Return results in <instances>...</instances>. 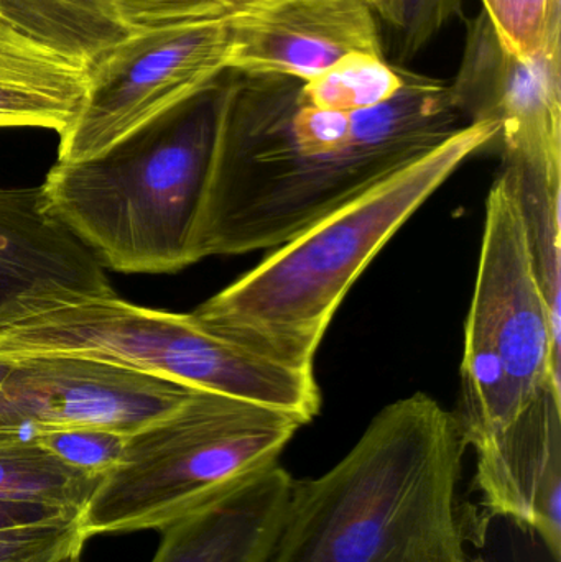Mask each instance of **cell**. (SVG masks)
<instances>
[{"instance_id":"obj_1","label":"cell","mask_w":561,"mask_h":562,"mask_svg":"<svg viewBox=\"0 0 561 562\" xmlns=\"http://www.w3.org/2000/svg\"><path fill=\"white\" fill-rule=\"evenodd\" d=\"M302 82L229 71L198 262L283 246L467 125L450 85L405 68L394 98L351 114L306 104Z\"/></svg>"},{"instance_id":"obj_2","label":"cell","mask_w":561,"mask_h":562,"mask_svg":"<svg viewBox=\"0 0 561 562\" xmlns=\"http://www.w3.org/2000/svg\"><path fill=\"white\" fill-rule=\"evenodd\" d=\"M467 441L425 393L382 408L325 474L293 481L267 562H470Z\"/></svg>"},{"instance_id":"obj_3","label":"cell","mask_w":561,"mask_h":562,"mask_svg":"<svg viewBox=\"0 0 561 562\" xmlns=\"http://www.w3.org/2000/svg\"><path fill=\"white\" fill-rule=\"evenodd\" d=\"M497 132L493 122L464 125L277 247L191 316L204 329L279 362L315 370L326 330L356 280L468 158L496 140Z\"/></svg>"},{"instance_id":"obj_4","label":"cell","mask_w":561,"mask_h":562,"mask_svg":"<svg viewBox=\"0 0 561 562\" xmlns=\"http://www.w3.org/2000/svg\"><path fill=\"white\" fill-rule=\"evenodd\" d=\"M227 82L229 71L96 157L53 165L40 187L45 210L102 269L158 276L198 262Z\"/></svg>"},{"instance_id":"obj_5","label":"cell","mask_w":561,"mask_h":562,"mask_svg":"<svg viewBox=\"0 0 561 562\" xmlns=\"http://www.w3.org/2000/svg\"><path fill=\"white\" fill-rule=\"evenodd\" d=\"M78 357L193 390L269 406L308 425L322 408L315 370L296 369L201 327L191 314L150 310L115 293L26 294L0 313V357Z\"/></svg>"},{"instance_id":"obj_6","label":"cell","mask_w":561,"mask_h":562,"mask_svg":"<svg viewBox=\"0 0 561 562\" xmlns=\"http://www.w3.org/2000/svg\"><path fill=\"white\" fill-rule=\"evenodd\" d=\"M302 426L279 409L193 390L128 436L124 458L82 510L86 537L165 530L279 464Z\"/></svg>"},{"instance_id":"obj_7","label":"cell","mask_w":561,"mask_h":562,"mask_svg":"<svg viewBox=\"0 0 561 562\" xmlns=\"http://www.w3.org/2000/svg\"><path fill=\"white\" fill-rule=\"evenodd\" d=\"M560 330L523 211L500 177L487 194L464 326L460 413L455 416L468 446L500 435L546 386L560 383Z\"/></svg>"},{"instance_id":"obj_8","label":"cell","mask_w":561,"mask_h":562,"mask_svg":"<svg viewBox=\"0 0 561 562\" xmlns=\"http://www.w3.org/2000/svg\"><path fill=\"white\" fill-rule=\"evenodd\" d=\"M561 46L534 59L501 46L483 10L467 30L460 69L450 85L467 124L493 122L504 183L523 211L537 266L561 267Z\"/></svg>"},{"instance_id":"obj_9","label":"cell","mask_w":561,"mask_h":562,"mask_svg":"<svg viewBox=\"0 0 561 562\" xmlns=\"http://www.w3.org/2000/svg\"><path fill=\"white\" fill-rule=\"evenodd\" d=\"M233 23V22H231ZM231 23H190L128 36L89 66L58 161L88 160L229 71Z\"/></svg>"},{"instance_id":"obj_10","label":"cell","mask_w":561,"mask_h":562,"mask_svg":"<svg viewBox=\"0 0 561 562\" xmlns=\"http://www.w3.org/2000/svg\"><path fill=\"white\" fill-rule=\"evenodd\" d=\"M15 360L0 383V446L35 442L55 429L94 426L131 436L164 418L193 389L78 357Z\"/></svg>"},{"instance_id":"obj_11","label":"cell","mask_w":561,"mask_h":562,"mask_svg":"<svg viewBox=\"0 0 561 562\" xmlns=\"http://www.w3.org/2000/svg\"><path fill=\"white\" fill-rule=\"evenodd\" d=\"M351 53H382L364 0H269L231 23L229 71L308 81Z\"/></svg>"},{"instance_id":"obj_12","label":"cell","mask_w":561,"mask_h":562,"mask_svg":"<svg viewBox=\"0 0 561 562\" xmlns=\"http://www.w3.org/2000/svg\"><path fill=\"white\" fill-rule=\"evenodd\" d=\"M473 449V492L483 510L537 535L560 562V383L546 386L506 429Z\"/></svg>"},{"instance_id":"obj_13","label":"cell","mask_w":561,"mask_h":562,"mask_svg":"<svg viewBox=\"0 0 561 562\" xmlns=\"http://www.w3.org/2000/svg\"><path fill=\"white\" fill-rule=\"evenodd\" d=\"M269 0H0V15L30 40L88 71L135 33L168 25L231 23Z\"/></svg>"},{"instance_id":"obj_14","label":"cell","mask_w":561,"mask_h":562,"mask_svg":"<svg viewBox=\"0 0 561 562\" xmlns=\"http://www.w3.org/2000/svg\"><path fill=\"white\" fill-rule=\"evenodd\" d=\"M53 290L115 293L96 257L49 216L42 188H0V313Z\"/></svg>"},{"instance_id":"obj_15","label":"cell","mask_w":561,"mask_h":562,"mask_svg":"<svg viewBox=\"0 0 561 562\" xmlns=\"http://www.w3.org/2000/svg\"><path fill=\"white\" fill-rule=\"evenodd\" d=\"M295 479L276 464L161 530L150 562H267Z\"/></svg>"},{"instance_id":"obj_16","label":"cell","mask_w":561,"mask_h":562,"mask_svg":"<svg viewBox=\"0 0 561 562\" xmlns=\"http://www.w3.org/2000/svg\"><path fill=\"white\" fill-rule=\"evenodd\" d=\"M102 479L65 464L35 442L0 446V502L81 515Z\"/></svg>"},{"instance_id":"obj_17","label":"cell","mask_w":561,"mask_h":562,"mask_svg":"<svg viewBox=\"0 0 561 562\" xmlns=\"http://www.w3.org/2000/svg\"><path fill=\"white\" fill-rule=\"evenodd\" d=\"M404 86V68L384 56L351 53L322 75L302 82L306 104L338 112H361L394 98Z\"/></svg>"},{"instance_id":"obj_18","label":"cell","mask_w":561,"mask_h":562,"mask_svg":"<svg viewBox=\"0 0 561 562\" xmlns=\"http://www.w3.org/2000/svg\"><path fill=\"white\" fill-rule=\"evenodd\" d=\"M501 46L534 59L561 42V0H481Z\"/></svg>"},{"instance_id":"obj_19","label":"cell","mask_w":561,"mask_h":562,"mask_svg":"<svg viewBox=\"0 0 561 562\" xmlns=\"http://www.w3.org/2000/svg\"><path fill=\"white\" fill-rule=\"evenodd\" d=\"M85 94L0 81V128L38 127L63 134L75 122Z\"/></svg>"},{"instance_id":"obj_20","label":"cell","mask_w":561,"mask_h":562,"mask_svg":"<svg viewBox=\"0 0 561 562\" xmlns=\"http://www.w3.org/2000/svg\"><path fill=\"white\" fill-rule=\"evenodd\" d=\"M128 436L94 426L55 429L35 439V445L65 464L105 477L124 458Z\"/></svg>"},{"instance_id":"obj_21","label":"cell","mask_w":561,"mask_h":562,"mask_svg":"<svg viewBox=\"0 0 561 562\" xmlns=\"http://www.w3.org/2000/svg\"><path fill=\"white\" fill-rule=\"evenodd\" d=\"M86 541L81 517L9 528L0 530V562H56Z\"/></svg>"},{"instance_id":"obj_22","label":"cell","mask_w":561,"mask_h":562,"mask_svg":"<svg viewBox=\"0 0 561 562\" xmlns=\"http://www.w3.org/2000/svg\"><path fill=\"white\" fill-rule=\"evenodd\" d=\"M463 0H402L399 58H415L445 25L461 15Z\"/></svg>"},{"instance_id":"obj_23","label":"cell","mask_w":561,"mask_h":562,"mask_svg":"<svg viewBox=\"0 0 561 562\" xmlns=\"http://www.w3.org/2000/svg\"><path fill=\"white\" fill-rule=\"evenodd\" d=\"M81 517L59 508L40 504H19V502H0V530L29 527V525L45 524V521L61 520V518Z\"/></svg>"},{"instance_id":"obj_24","label":"cell","mask_w":561,"mask_h":562,"mask_svg":"<svg viewBox=\"0 0 561 562\" xmlns=\"http://www.w3.org/2000/svg\"><path fill=\"white\" fill-rule=\"evenodd\" d=\"M372 12L382 20V22L391 25L392 29L399 30L402 25V0H364Z\"/></svg>"},{"instance_id":"obj_25","label":"cell","mask_w":561,"mask_h":562,"mask_svg":"<svg viewBox=\"0 0 561 562\" xmlns=\"http://www.w3.org/2000/svg\"><path fill=\"white\" fill-rule=\"evenodd\" d=\"M33 42L29 36L23 35L19 29L12 25L5 16L0 15V43H26ZM35 43V42H33Z\"/></svg>"},{"instance_id":"obj_26","label":"cell","mask_w":561,"mask_h":562,"mask_svg":"<svg viewBox=\"0 0 561 562\" xmlns=\"http://www.w3.org/2000/svg\"><path fill=\"white\" fill-rule=\"evenodd\" d=\"M13 366H15V360L12 359H3L0 357V383L10 375L12 372Z\"/></svg>"},{"instance_id":"obj_27","label":"cell","mask_w":561,"mask_h":562,"mask_svg":"<svg viewBox=\"0 0 561 562\" xmlns=\"http://www.w3.org/2000/svg\"><path fill=\"white\" fill-rule=\"evenodd\" d=\"M82 557V550H76L71 551V553L66 554V557H63L61 560H58L56 562H81Z\"/></svg>"},{"instance_id":"obj_28","label":"cell","mask_w":561,"mask_h":562,"mask_svg":"<svg viewBox=\"0 0 561 562\" xmlns=\"http://www.w3.org/2000/svg\"><path fill=\"white\" fill-rule=\"evenodd\" d=\"M470 562H490V561L483 560V558H478V560H473Z\"/></svg>"}]
</instances>
